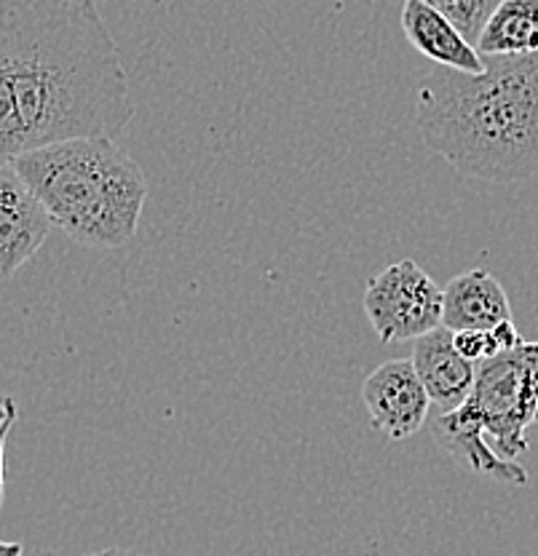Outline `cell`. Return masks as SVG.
<instances>
[{
    "mask_svg": "<svg viewBox=\"0 0 538 556\" xmlns=\"http://www.w3.org/2000/svg\"><path fill=\"white\" fill-rule=\"evenodd\" d=\"M512 308L501 281L490 270L474 268L450 278L442 289V327L453 329H493L509 321Z\"/></svg>",
    "mask_w": 538,
    "mask_h": 556,
    "instance_id": "obj_11",
    "label": "cell"
},
{
    "mask_svg": "<svg viewBox=\"0 0 538 556\" xmlns=\"http://www.w3.org/2000/svg\"><path fill=\"white\" fill-rule=\"evenodd\" d=\"M483 56H523L538 51V0H501L479 33Z\"/></svg>",
    "mask_w": 538,
    "mask_h": 556,
    "instance_id": "obj_12",
    "label": "cell"
},
{
    "mask_svg": "<svg viewBox=\"0 0 538 556\" xmlns=\"http://www.w3.org/2000/svg\"><path fill=\"white\" fill-rule=\"evenodd\" d=\"M490 332H493L496 343L501 345V351H512V348H517V345L525 343V340L520 338V332H517V327H514L512 318H509V321L496 324V327L490 329Z\"/></svg>",
    "mask_w": 538,
    "mask_h": 556,
    "instance_id": "obj_15",
    "label": "cell"
},
{
    "mask_svg": "<svg viewBox=\"0 0 538 556\" xmlns=\"http://www.w3.org/2000/svg\"><path fill=\"white\" fill-rule=\"evenodd\" d=\"M118 43L95 0H0V164L135 118Z\"/></svg>",
    "mask_w": 538,
    "mask_h": 556,
    "instance_id": "obj_1",
    "label": "cell"
},
{
    "mask_svg": "<svg viewBox=\"0 0 538 556\" xmlns=\"http://www.w3.org/2000/svg\"><path fill=\"white\" fill-rule=\"evenodd\" d=\"M415 124L426 148L464 179L520 182L538 172V51L485 56V73L434 67Z\"/></svg>",
    "mask_w": 538,
    "mask_h": 556,
    "instance_id": "obj_2",
    "label": "cell"
},
{
    "mask_svg": "<svg viewBox=\"0 0 538 556\" xmlns=\"http://www.w3.org/2000/svg\"><path fill=\"white\" fill-rule=\"evenodd\" d=\"M51 225L91 249H121L137 233L148 177L110 137L46 144L14 159Z\"/></svg>",
    "mask_w": 538,
    "mask_h": 556,
    "instance_id": "obj_3",
    "label": "cell"
},
{
    "mask_svg": "<svg viewBox=\"0 0 538 556\" xmlns=\"http://www.w3.org/2000/svg\"><path fill=\"white\" fill-rule=\"evenodd\" d=\"M25 554V546L16 541H0V556H22Z\"/></svg>",
    "mask_w": 538,
    "mask_h": 556,
    "instance_id": "obj_17",
    "label": "cell"
},
{
    "mask_svg": "<svg viewBox=\"0 0 538 556\" xmlns=\"http://www.w3.org/2000/svg\"><path fill=\"white\" fill-rule=\"evenodd\" d=\"M16 417H20V413H14L3 426H0V511H3L5 503V442H9V433L11 428H14Z\"/></svg>",
    "mask_w": 538,
    "mask_h": 556,
    "instance_id": "obj_16",
    "label": "cell"
},
{
    "mask_svg": "<svg viewBox=\"0 0 538 556\" xmlns=\"http://www.w3.org/2000/svg\"><path fill=\"white\" fill-rule=\"evenodd\" d=\"M16 413V402L11 396H5V399H0V426H3L5 420H9L11 415Z\"/></svg>",
    "mask_w": 538,
    "mask_h": 556,
    "instance_id": "obj_18",
    "label": "cell"
},
{
    "mask_svg": "<svg viewBox=\"0 0 538 556\" xmlns=\"http://www.w3.org/2000/svg\"><path fill=\"white\" fill-rule=\"evenodd\" d=\"M402 30L408 35L410 46L437 67L459 70L468 75L485 73V56L479 54L477 46L468 43L464 33L448 16L439 14L424 0H404Z\"/></svg>",
    "mask_w": 538,
    "mask_h": 556,
    "instance_id": "obj_10",
    "label": "cell"
},
{
    "mask_svg": "<svg viewBox=\"0 0 538 556\" xmlns=\"http://www.w3.org/2000/svg\"><path fill=\"white\" fill-rule=\"evenodd\" d=\"M431 9H437L439 14L448 16L472 46H477L479 33L488 25L490 14L499 9L501 0H424Z\"/></svg>",
    "mask_w": 538,
    "mask_h": 556,
    "instance_id": "obj_13",
    "label": "cell"
},
{
    "mask_svg": "<svg viewBox=\"0 0 538 556\" xmlns=\"http://www.w3.org/2000/svg\"><path fill=\"white\" fill-rule=\"evenodd\" d=\"M453 345L461 356L474 364H483L488 362V358L503 353L490 329L488 332H485V329H459V332H453Z\"/></svg>",
    "mask_w": 538,
    "mask_h": 556,
    "instance_id": "obj_14",
    "label": "cell"
},
{
    "mask_svg": "<svg viewBox=\"0 0 538 556\" xmlns=\"http://www.w3.org/2000/svg\"><path fill=\"white\" fill-rule=\"evenodd\" d=\"M86 556H142L137 552H129V548H102V552H95V554H86Z\"/></svg>",
    "mask_w": 538,
    "mask_h": 556,
    "instance_id": "obj_19",
    "label": "cell"
},
{
    "mask_svg": "<svg viewBox=\"0 0 538 556\" xmlns=\"http://www.w3.org/2000/svg\"><path fill=\"white\" fill-rule=\"evenodd\" d=\"M434 442L439 444L450 455V460L464 471L479 473L493 482L523 486L528 484V473L520 463L506 460L499 452L490 447L488 437H485L483 426L468 409L461 404L459 409L448 415H437L431 426Z\"/></svg>",
    "mask_w": 538,
    "mask_h": 556,
    "instance_id": "obj_9",
    "label": "cell"
},
{
    "mask_svg": "<svg viewBox=\"0 0 538 556\" xmlns=\"http://www.w3.org/2000/svg\"><path fill=\"white\" fill-rule=\"evenodd\" d=\"M410 362L439 415L453 413L472 396L477 364L455 351L453 329L437 327L415 338Z\"/></svg>",
    "mask_w": 538,
    "mask_h": 556,
    "instance_id": "obj_8",
    "label": "cell"
},
{
    "mask_svg": "<svg viewBox=\"0 0 538 556\" xmlns=\"http://www.w3.org/2000/svg\"><path fill=\"white\" fill-rule=\"evenodd\" d=\"M362 402L375 431L395 442L415 437L431 407L429 393L410 358H391L373 369L362 386Z\"/></svg>",
    "mask_w": 538,
    "mask_h": 556,
    "instance_id": "obj_6",
    "label": "cell"
},
{
    "mask_svg": "<svg viewBox=\"0 0 538 556\" xmlns=\"http://www.w3.org/2000/svg\"><path fill=\"white\" fill-rule=\"evenodd\" d=\"M464 407L501 457L523 455L530 447L528 428H538V343H523L477 364Z\"/></svg>",
    "mask_w": 538,
    "mask_h": 556,
    "instance_id": "obj_4",
    "label": "cell"
},
{
    "mask_svg": "<svg viewBox=\"0 0 538 556\" xmlns=\"http://www.w3.org/2000/svg\"><path fill=\"white\" fill-rule=\"evenodd\" d=\"M51 219L30 185L11 164H0V281L30 263L49 239Z\"/></svg>",
    "mask_w": 538,
    "mask_h": 556,
    "instance_id": "obj_7",
    "label": "cell"
},
{
    "mask_svg": "<svg viewBox=\"0 0 538 556\" xmlns=\"http://www.w3.org/2000/svg\"><path fill=\"white\" fill-rule=\"evenodd\" d=\"M364 313L380 343H404L442 327V289L415 260H399L370 278Z\"/></svg>",
    "mask_w": 538,
    "mask_h": 556,
    "instance_id": "obj_5",
    "label": "cell"
}]
</instances>
